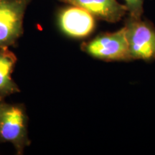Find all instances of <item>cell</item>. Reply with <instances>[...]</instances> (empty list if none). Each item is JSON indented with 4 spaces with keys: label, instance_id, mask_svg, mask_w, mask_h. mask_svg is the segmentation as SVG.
<instances>
[{
    "label": "cell",
    "instance_id": "obj_9",
    "mask_svg": "<svg viewBox=\"0 0 155 155\" xmlns=\"http://www.w3.org/2000/svg\"><path fill=\"white\" fill-rule=\"evenodd\" d=\"M1 100H4V98H1V97H0V101Z\"/></svg>",
    "mask_w": 155,
    "mask_h": 155
},
{
    "label": "cell",
    "instance_id": "obj_3",
    "mask_svg": "<svg viewBox=\"0 0 155 155\" xmlns=\"http://www.w3.org/2000/svg\"><path fill=\"white\" fill-rule=\"evenodd\" d=\"M124 27L131 60H154V27L147 21L130 16Z\"/></svg>",
    "mask_w": 155,
    "mask_h": 155
},
{
    "label": "cell",
    "instance_id": "obj_10",
    "mask_svg": "<svg viewBox=\"0 0 155 155\" xmlns=\"http://www.w3.org/2000/svg\"><path fill=\"white\" fill-rule=\"evenodd\" d=\"M1 101H2V100H1Z\"/></svg>",
    "mask_w": 155,
    "mask_h": 155
},
{
    "label": "cell",
    "instance_id": "obj_2",
    "mask_svg": "<svg viewBox=\"0 0 155 155\" xmlns=\"http://www.w3.org/2000/svg\"><path fill=\"white\" fill-rule=\"evenodd\" d=\"M81 49L102 61H131L125 27L114 32L101 34L90 41L83 42Z\"/></svg>",
    "mask_w": 155,
    "mask_h": 155
},
{
    "label": "cell",
    "instance_id": "obj_4",
    "mask_svg": "<svg viewBox=\"0 0 155 155\" xmlns=\"http://www.w3.org/2000/svg\"><path fill=\"white\" fill-rule=\"evenodd\" d=\"M32 0H0V48L14 46L23 34L25 10Z\"/></svg>",
    "mask_w": 155,
    "mask_h": 155
},
{
    "label": "cell",
    "instance_id": "obj_5",
    "mask_svg": "<svg viewBox=\"0 0 155 155\" xmlns=\"http://www.w3.org/2000/svg\"><path fill=\"white\" fill-rule=\"evenodd\" d=\"M58 25L63 33L73 38H84L95 28V17L86 9L71 5L58 14Z\"/></svg>",
    "mask_w": 155,
    "mask_h": 155
},
{
    "label": "cell",
    "instance_id": "obj_7",
    "mask_svg": "<svg viewBox=\"0 0 155 155\" xmlns=\"http://www.w3.org/2000/svg\"><path fill=\"white\" fill-rule=\"evenodd\" d=\"M17 63V57L9 48H0V97L19 93V88L12 74Z\"/></svg>",
    "mask_w": 155,
    "mask_h": 155
},
{
    "label": "cell",
    "instance_id": "obj_1",
    "mask_svg": "<svg viewBox=\"0 0 155 155\" xmlns=\"http://www.w3.org/2000/svg\"><path fill=\"white\" fill-rule=\"evenodd\" d=\"M28 117L22 104L0 101V142L11 143L17 154H22L29 146Z\"/></svg>",
    "mask_w": 155,
    "mask_h": 155
},
{
    "label": "cell",
    "instance_id": "obj_8",
    "mask_svg": "<svg viewBox=\"0 0 155 155\" xmlns=\"http://www.w3.org/2000/svg\"><path fill=\"white\" fill-rule=\"evenodd\" d=\"M126 7L129 12V16L135 18H141L143 13L144 0H124Z\"/></svg>",
    "mask_w": 155,
    "mask_h": 155
},
{
    "label": "cell",
    "instance_id": "obj_6",
    "mask_svg": "<svg viewBox=\"0 0 155 155\" xmlns=\"http://www.w3.org/2000/svg\"><path fill=\"white\" fill-rule=\"evenodd\" d=\"M71 5L77 6L86 9L95 17L116 22L122 19L128 12L125 5H121L116 0H59Z\"/></svg>",
    "mask_w": 155,
    "mask_h": 155
}]
</instances>
